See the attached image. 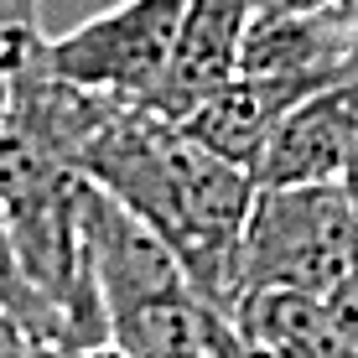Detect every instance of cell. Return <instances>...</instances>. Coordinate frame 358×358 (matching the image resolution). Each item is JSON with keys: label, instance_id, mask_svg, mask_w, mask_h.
Listing matches in <instances>:
<instances>
[{"label": "cell", "instance_id": "1", "mask_svg": "<svg viewBox=\"0 0 358 358\" xmlns=\"http://www.w3.org/2000/svg\"><path fill=\"white\" fill-rule=\"evenodd\" d=\"M83 177L171 250L208 306H234V260L255 177L182 135L151 109L120 104L83 151Z\"/></svg>", "mask_w": 358, "mask_h": 358}, {"label": "cell", "instance_id": "2", "mask_svg": "<svg viewBox=\"0 0 358 358\" xmlns=\"http://www.w3.org/2000/svg\"><path fill=\"white\" fill-rule=\"evenodd\" d=\"M83 270L99 296L109 343L130 358L203 353L218 306H208L145 224L89 182L83 192Z\"/></svg>", "mask_w": 358, "mask_h": 358}, {"label": "cell", "instance_id": "3", "mask_svg": "<svg viewBox=\"0 0 358 358\" xmlns=\"http://www.w3.org/2000/svg\"><path fill=\"white\" fill-rule=\"evenodd\" d=\"M358 265V218L338 182L255 187L234 260V301L250 291H296L327 301Z\"/></svg>", "mask_w": 358, "mask_h": 358}, {"label": "cell", "instance_id": "4", "mask_svg": "<svg viewBox=\"0 0 358 358\" xmlns=\"http://www.w3.org/2000/svg\"><path fill=\"white\" fill-rule=\"evenodd\" d=\"M182 16L187 0H120L73 31L47 36V63L89 94H104L115 104H145L171 68Z\"/></svg>", "mask_w": 358, "mask_h": 358}, {"label": "cell", "instance_id": "5", "mask_svg": "<svg viewBox=\"0 0 358 358\" xmlns=\"http://www.w3.org/2000/svg\"><path fill=\"white\" fill-rule=\"evenodd\" d=\"M239 78L270 83L301 104L322 89L358 78V36L343 27L332 6L306 16H260L244 36Z\"/></svg>", "mask_w": 358, "mask_h": 358}, {"label": "cell", "instance_id": "6", "mask_svg": "<svg viewBox=\"0 0 358 358\" xmlns=\"http://www.w3.org/2000/svg\"><path fill=\"white\" fill-rule=\"evenodd\" d=\"M358 151V78L322 89L291 109L270 135L255 187H317L338 182Z\"/></svg>", "mask_w": 358, "mask_h": 358}, {"label": "cell", "instance_id": "7", "mask_svg": "<svg viewBox=\"0 0 358 358\" xmlns=\"http://www.w3.org/2000/svg\"><path fill=\"white\" fill-rule=\"evenodd\" d=\"M250 27H255V0H187L177 52H171L162 89L135 109H151L171 125L182 115H192L208 94H218L239 73V52H244Z\"/></svg>", "mask_w": 358, "mask_h": 358}, {"label": "cell", "instance_id": "8", "mask_svg": "<svg viewBox=\"0 0 358 358\" xmlns=\"http://www.w3.org/2000/svg\"><path fill=\"white\" fill-rule=\"evenodd\" d=\"M291 109H296L291 94H280V89H270V83H255V78H239V73H234L218 94H208L192 115L177 120V130L192 135V141L203 145V151H213L218 162H229V166H239V171H250V177H255V166H260L270 135H275V125L291 115Z\"/></svg>", "mask_w": 358, "mask_h": 358}, {"label": "cell", "instance_id": "9", "mask_svg": "<svg viewBox=\"0 0 358 358\" xmlns=\"http://www.w3.org/2000/svg\"><path fill=\"white\" fill-rule=\"evenodd\" d=\"M229 317L275 358H358L353 338L338 327L327 301L296 291H250L229 306Z\"/></svg>", "mask_w": 358, "mask_h": 358}, {"label": "cell", "instance_id": "10", "mask_svg": "<svg viewBox=\"0 0 358 358\" xmlns=\"http://www.w3.org/2000/svg\"><path fill=\"white\" fill-rule=\"evenodd\" d=\"M0 312H10L16 322H27L31 332L57 338V343H68V348H73V338H68V327H63V317H57V306L27 280V270H21L16 250H10L6 218H0Z\"/></svg>", "mask_w": 358, "mask_h": 358}, {"label": "cell", "instance_id": "11", "mask_svg": "<svg viewBox=\"0 0 358 358\" xmlns=\"http://www.w3.org/2000/svg\"><path fill=\"white\" fill-rule=\"evenodd\" d=\"M42 47V0H0V130H6L10 109V83Z\"/></svg>", "mask_w": 358, "mask_h": 358}, {"label": "cell", "instance_id": "12", "mask_svg": "<svg viewBox=\"0 0 358 358\" xmlns=\"http://www.w3.org/2000/svg\"><path fill=\"white\" fill-rule=\"evenodd\" d=\"M73 348L57 338H42L27 322H16L10 312H0V358H68Z\"/></svg>", "mask_w": 358, "mask_h": 358}, {"label": "cell", "instance_id": "13", "mask_svg": "<svg viewBox=\"0 0 358 358\" xmlns=\"http://www.w3.org/2000/svg\"><path fill=\"white\" fill-rule=\"evenodd\" d=\"M203 353H208V358H275L270 348H260V343H255L250 332H244L239 322H234L229 312H218V317H213V327H208Z\"/></svg>", "mask_w": 358, "mask_h": 358}, {"label": "cell", "instance_id": "14", "mask_svg": "<svg viewBox=\"0 0 358 358\" xmlns=\"http://www.w3.org/2000/svg\"><path fill=\"white\" fill-rule=\"evenodd\" d=\"M327 306H332V317H338V327L353 338V348H358V265L348 270V280H343L338 291L327 296Z\"/></svg>", "mask_w": 358, "mask_h": 358}, {"label": "cell", "instance_id": "15", "mask_svg": "<svg viewBox=\"0 0 358 358\" xmlns=\"http://www.w3.org/2000/svg\"><path fill=\"white\" fill-rule=\"evenodd\" d=\"M332 0H255V21L260 16H306V10H322Z\"/></svg>", "mask_w": 358, "mask_h": 358}, {"label": "cell", "instance_id": "16", "mask_svg": "<svg viewBox=\"0 0 358 358\" xmlns=\"http://www.w3.org/2000/svg\"><path fill=\"white\" fill-rule=\"evenodd\" d=\"M338 187H343V197H348V208H353V218H358V151H353V162L343 166Z\"/></svg>", "mask_w": 358, "mask_h": 358}, {"label": "cell", "instance_id": "17", "mask_svg": "<svg viewBox=\"0 0 358 358\" xmlns=\"http://www.w3.org/2000/svg\"><path fill=\"white\" fill-rule=\"evenodd\" d=\"M68 358H130V353H120L115 343H89V348H73Z\"/></svg>", "mask_w": 358, "mask_h": 358}, {"label": "cell", "instance_id": "18", "mask_svg": "<svg viewBox=\"0 0 358 358\" xmlns=\"http://www.w3.org/2000/svg\"><path fill=\"white\" fill-rule=\"evenodd\" d=\"M332 10L343 16V27H348L353 36H358V0H332Z\"/></svg>", "mask_w": 358, "mask_h": 358}, {"label": "cell", "instance_id": "19", "mask_svg": "<svg viewBox=\"0 0 358 358\" xmlns=\"http://www.w3.org/2000/svg\"><path fill=\"white\" fill-rule=\"evenodd\" d=\"M182 358H208V353H182Z\"/></svg>", "mask_w": 358, "mask_h": 358}]
</instances>
